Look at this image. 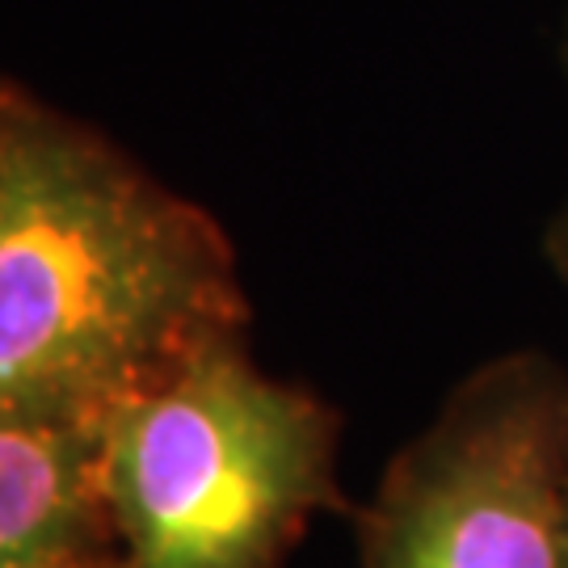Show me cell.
Masks as SVG:
<instances>
[{
	"label": "cell",
	"instance_id": "cell-1",
	"mask_svg": "<svg viewBox=\"0 0 568 568\" xmlns=\"http://www.w3.org/2000/svg\"><path fill=\"white\" fill-rule=\"evenodd\" d=\"M227 337L248 300L224 224L0 77V426L93 429Z\"/></svg>",
	"mask_w": 568,
	"mask_h": 568
},
{
	"label": "cell",
	"instance_id": "cell-2",
	"mask_svg": "<svg viewBox=\"0 0 568 568\" xmlns=\"http://www.w3.org/2000/svg\"><path fill=\"white\" fill-rule=\"evenodd\" d=\"M337 450V408L262 371L248 337L206 345L93 426L110 568H286L345 509Z\"/></svg>",
	"mask_w": 568,
	"mask_h": 568
},
{
	"label": "cell",
	"instance_id": "cell-3",
	"mask_svg": "<svg viewBox=\"0 0 568 568\" xmlns=\"http://www.w3.org/2000/svg\"><path fill=\"white\" fill-rule=\"evenodd\" d=\"M363 568H568V375L506 354L396 450L358 518Z\"/></svg>",
	"mask_w": 568,
	"mask_h": 568
},
{
	"label": "cell",
	"instance_id": "cell-4",
	"mask_svg": "<svg viewBox=\"0 0 568 568\" xmlns=\"http://www.w3.org/2000/svg\"><path fill=\"white\" fill-rule=\"evenodd\" d=\"M93 429L0 426V568H110Z\"/></svg>",
	"mask_w": 568,
	"mask_h": 568
},
{
	"label": "cell",
	"instance_id": "cell-5",
	"mask_svg": "<svg viewBox=\"0 0 568 568\" xmlns=\"http://www.w3.org/2000/svg\"><path fill=\"white\" fill-rule=\"evenodd\" d=\"M548 257H551V265L560 270V278L568 283V206L560 211V220H556L548 232Z\"/></svg>",
	"mask_w": 568,
	"mask_h": 568
}]
</instances>
